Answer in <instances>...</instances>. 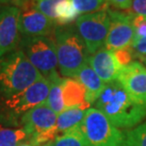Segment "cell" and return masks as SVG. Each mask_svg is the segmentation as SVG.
<instances>
[{
	"instance_id": "cell-28",
	"label": "cell",
	"mask_w": 146,
	"mask_h": 146,
	"mask_svg": "<svg viewBox=\"0 0 146 146\" xmlns=\"http://www.w3.org/2000/svg\"><path fill=\"white\" fill-rule=\"evenodd\" d=\"M133 0H110V3L120 10H128L131 8Z\"/></svg>"
},
{
	"instance_id": "cell-11",
	"label": "cell",
	"mask_w": 146,
	"mask_h": 146,
	"mask_svg": "<svg viewBox=\"0 0 146 146\" xmlns=\"http://www.w3.org/2000/svg\"><path fill=\"white\" fill-rule=\"evenodd\" d=\"M57 120L58 115L44 103L27 111L22 117L21 126L26 129L30 139L52 130Z\"/></svg>"
},
{
	"instance_id": "cell-32",
	"label": "cell",
	"mask_w": 146,
	"mask_h": 146,
	"mask_svg": "<svg viewBox=\"0 0 146 146\" xmlns=\"http://www.w3.org/2000/svg\"><path fill=\"white\" fill-rule=\"evenodd\" d=\"M139 60H141L142 61V62L144 63V65H146V54L142 56V57H141V58H139Z\"/></svg>"
},
{
	"instance_id": "cell-24",
	"label": "cell",
	"mask_w": 146,
	"mask_h": 146,
	"mask_svg": "<svg viewBox=\"0 0 146 146\" xmlns=\"http://www.w3.org/2000/svg\"><path fill=\"white\" fill-rule=\"evenodd\" d=\"M133 27L135 29V35L133 39L132 46L138 43L142 39L146 38V16L135 15L133 17ZM131 46V47H132Z\"/></svg>"
},
{
	"instance_id": "cell-25",
	"label": "cell",
	"mask_w": 146,
	"mask_h": 146,
	"mask_svg": "<svg viewBox=\"0 0 146 146\" xmlns=\"http://www.w3.org/2000/svg\"><path fill=\"white\" fill-rule=\"evenodd\" d=\"M113 52L117 61L122 67H125L126 65L130 64L133 61V58H135L134 51H133L132 47L119 49V50H115Z\"/></svg>"
},
{
	"instance_id": "cell-1",
	"label": "cell",
	"mask_w": 146,
	"mask_h": 146,
	"mask_svg": "<svg viewBox=\"0 0 146 146\" xmlns=\"http://www.w3.org/2000/svg\"><path fill=\"white\" fill-rule=\"evenodd\" d=\"M95 108L103 112L117 128L137 127L146 119V104L136 101L119 81L106 84L95 102Z\"/></svg>"
},
{
	"instance_id": "cell-10",
	"label": "cell",
	"mask_w": 146,
	"mask_h": 146,
	"mask_svg": "<svg viewBox=\"0 0 146 146\" xmlns=\"http://www.w3.org/2000/svg\"><path fill=\"white\" fill-rule=\"evenodd\" d=\"M19 21L20 9L6 5L0 17V58L19 48L22 39Z\"/></svg>"
},
{
	"instance_id": "cell-27",
	"label": "cell",
	"mask_w": 146,
	"mask_h": 146,
	"mask_svg": "<svg viewBox=\"0 0 146 146\" xmlns=\"http://www.w3.org/2000/svg\"><path fill=\"white\" fill-rule=\"evenodd\" d=\"M133 51H134L135 58H141L142 56L146 54V38L142 39L138 43L132 46Z\"/></svg>"
},
{
	"instance_id": "cell-21",
	"label": "cell",
	"mask_w": 146,
	"mask_h": 146,
	"mask_svg": "<svg viewBox=\"0 0 146 146\" xmlns=\"http://www.w3.org/2000/svg\"><path fill=\"white\" fill-rule=\"evenodd\" d=\"M76 10L81 13H92L110 9V0H70Z\"/></svg>"
},
{
	"instance_id": "cell-7",
	"label": "cell",
	"mask_w": 146,
	"mask_h": 146,
	"mask_svg": "<svg viewBox=\"0 0 146 146\" xmlns=\"http://www.w3.org/2000/svg\"><path fill=\"white\" fill-rule=\"evenodd\" d=\"M110 26V18L107 11L83 14L76 21V29L81 37L89 54H94L105 47Z\"/></svg>"
},
{
	"instance_id": "cell-3",
	"label": "cell",
	"mask_w": 146,
	"mask_h": 146,
	"mask_svg": "<svg viewBox=\"0 0 146 146\" xmlns=\"http://www.w3.org/2000/svg\"><path fill=\"white\" fill-rule=\"evenodd\" d=\"M54 39L60 73L66 78H76L88 63V49L74 26L57 27Z\"/></svg>"
},
{
	"instance_id": "cell-13",
	"label": "cell",
	"mask_w": 146,
	"mask_h": 146,
	"mask_svg": "<svg viewBox=\"0 0 146 146\" xmlns=\"http://www.w3.org/2000/svg\"><path fill=\"white\" fill-rule=\"evenodd\" d=\"M88 64L103 81L108 84L118 81L122 66L117 61L114 52L106 47L99 49L88 58Z\"/></svg>"
},
{
	"instance_id": "cell-33",
	"label": "cell",
	"mask_w": 146,
	"mask_h": 146,
	"mask_svg": "<svg viewBox=\"0 0 146 146\" xmlns=\"http://www.w3.org/2000/svg\"><path fill=\"white\" fill-rule=\"evenodd\" d=\"M5 6H6V5H0V17H1V14H2L3 11H4Z\"/></svg>"
},
{
	"instance_id": "cell-16",
	"label": "cell",
	"mask_w": 146,
	"mask_h": 146,
	"mask_svg": "<svg viewBox=\"0 0 146 146\" xmlns=\"http://www.w3.org/2000/svg\"><path fill=\"white\" fill-rule=\"evenodd\" d=\"M62 94L65 108L77 107L86 101V90L77 79L64 78L62 80Z\"/></svg>"
},
{
	"instance_id": "cell-9",
	"label": "cell",
	"mask_w": 146,
	"mask_h": 146,
	"mask_svg": "<svg viewBox=\"0 0 146 146\" xmlns=\"http://www.w3.org/2000/svg\"><path fill=\"white\" fill-rule=\"evenodd\" d=\"M20 9L19 29L22 36L51 37L55 34L57 24L49 19L34 6L32 0H27L18 6Z\"/></svg>"
},
{
	"instance_id": "cell-5",
	"label": "cell",
	"mask_w": 146,
	"mask_h": 146,
	"mask_svg": "<svg viewBox=\"0 0 146 146\" xmlns=\"http://www.w3.org/2000/svg\"><path fill=\"white\" fill-rule=\"evenodd\" d=\"M54 40L53 37L22 36L19 45L30 62L48 81L60 76L57 72L58 64Z\"/></svg>"
},
{
	"instance_id": "cell-20",
	"label": "cell",
	"mask_w": 146,
	"mask_h": 146,
	"mask_svg": "<svg viewBox=\"0 0 146 146\" xmlns=\"http://www.w3.org/2000/svg\"><path fill=\"white\" fill-rule=\"evenodd\" d=\"M56 15V24L58 27L69 26L79 17L78 11L76 10L70 0H63L57 6Z\"/></svg>"
},
{
	"instance_id": "cell-19",
	"label": "cell",
	"mask_w": 146,
	"mask_h": 146,
	"mask_svg": "<svg viewBox=\"0 0 146 146\" xmlns=\"http://www.w3.org/2000/svg\"><path fill=\"white\" fill-rule=\"evenodd\" d=\"M29 139V135L23 127L11 128L0 126V146H19Z\"/></svg>"
},
{
	"instance_id": "cell-18",
	"label": "cell",
	"mask_w": 146,
	"mask_h": 146,
	"mask_svg": "<svg viewBox=\"0 0 146 146\" xmlns=\"http://www.w3.org/2000/svg\"><path fill=\"white\" fill-rule=\"evenodd\" d=\"M81 125V123H80ZM80 125L51 141V146H91L87 141Z\"/></svg>"
},
{
	"instance_id": "cell-6",
	"label": "cell",
	"mask_w": 146,
	"mask_h": 146,
	"mask_svg": "<svg viewBox=\"0 0 146 146\" xmlns=\"http://www.w3.org/2000/svg\"><path fill=\"white\" fill-rule=\"evenodd\" d=\"M80 126L91 146H126L125 133L97 108H88Z\"/></svg>"
},
{
	"instance_id": "cell-22",
	"label": "cell",
	"mask_w": 146,
	"mask_h": 146,
	"mask_svg": "<svg viewBox=\"0 0 146 146\" xmlns=\"http://www.w3.org/2000/svg\"><path fill=\"white\" fill-rule=\"evenodd\" d=\"M126 146H146V122L125 133Z\"/></svg>"
},
{
	"instance_id": "cell-2",
	"label": "cell",
	"mask_w": 146,
	"mask_h": 146,
	"mask_svg": "<svg viewBox=\"0 0 146 146\" xmlns=\"http://www.w3.org/2000/svg\"><path fill=\"white\" fill-rule=\"evenodd\" d=\"M20 48L0 58V98H9L25 91L42 78Z\"/></svg>"
},
{
	"instance_id": "cell-4",
	"label": "cell",
	"mask_w": 146,
	"mask_h": 146,
	"mask_svg": "<svg viewBox=\"0 0 146 146\" xmlns=\"http://www.w3.org/2000/svg\"><path fill=\"white\" fill-rule=\"evenodd\" d=\"M50 92V82L42 77L33 85L9 98H0V125L21 126L22 117L37 106L44 104Z\"/></svg>"
},
{
	"instance_id": "cell-35",
	"label": "cell",
	"mask_w": 146,
	"mask_h": 146,
	"mask_svg": "<svg viewBox=\"0 0 146 146\" xmlns=\"http://www.w3.org/2000/svg\"><path fill=\"white\" fill-rule=\"evenodd\" d=\"M44 145H45V144H44ZM44 145H42V146H44Z\"/></svg>"
},
{
	"instance_id": "cell-12",
	"label": "cell",
	"mask_w": 146,
	"mask_h": 146,
	"mask_svg": "<svg viewBox=\"0 0 146 146\" xmlns=\"http://www.w3.org/2000/svg\"><path fill=\"white\" fill-rule=\"evenodd\" d=\"M118 81L136 101L146 104V67L141 62L132 61L123 67Z\"/></svg>"
},
{
	"instance_id": "cell-29",
	"label": "cell",
	"mask_w": 146,
	"mask_h": 146,
	"mask_svg": "<svg viewBox=\"0 0 146 146\" xmlns=\"http://www.w3.org/2000/svg\"><path fill=\"white\" fill-rule=\"evenodd\" d=\"M19 146H36V145H35V144H33L32 142L29 139V141H27L23 142V143L20 144Z\"/></svg>"
},
{
	"instance_id": "cell-17",
	"label": "cell",
	"mask_w": 146,
	"mask_h": 146,
	"mask_svg": "<svg viewBox=\"0 0 146 146\" xmlns=\"http://www.w3.org/2000/svg\"><path fill=\"white\" fill-rule=\"evenodd\" d=\"M62 78L60 76L56 77L50 82V92H49L46 105L54 112L58 115L65 110L63 94H62Z\"/></svg>"
},
{
	"instance_id": "cell-30",
	"label": "cell",
	"mask_w": 146,
	"mask_h": 146,
	"mask_svg": "<svg viewBox=\"0 0 146 146\" xmlns=\"http://www.w3.org/2000/svg\"><path fill=\"white\" fill-rule=\"evenodd\" d=\"M15 1V4H16L17 6H20L21 4H23L24 2L27 1V0H14Z\"/></svg>"
},
{
	"instance_id": "cell-8",
	"label": "cell",
	"mask_w": 146,
	"mask_h": 146,
	"mask_svg": "<svg viewBox=\"0 0 146 146\" xmlns=\"http://www.w3.org/2000/svg\"><path fill=\"white\" fill-rule=\"evenodd\" d=\"M110 26L105 47L108 50H119L132 46L135 29L133 27V12H122L108 9Z\"/></svg>"
},
{
	"instance_id": "cell-23",
	"label": "cell",
	"mask_w": 146,
	"mask_h": 146,
	"mask_svg": "<svg viewBox=\"0 0 146 146\" xmlns=\"http://www.w3.org/2000/svg\"><path fill=\"white\" fill-rule=\"evenodd\" d=\"M63 0H32L35 8L49 19L56 22V9L57 6Z\"/></svg>"
},
{
	"instance_id": "cell-34",
	"label": "cell",
	"mask_w": 146,
	"mask_h": 146,
	"mask_svg": "<svg viewBox=\"0 0 146 146\" xmlns=\"http://www.w3.org/2000/svg\"><path fill=\"white\" fill-rule=\"evenodd\" d=\"M44 146H51V141H50V142H48V143H47V144H45Z\"/></svg>"
},
{
	"instance_id": "cell-31",
	"label": "cell",
	"mask_w": 146,
	"mask_h": 146,
	"mask_svg": "<svg viewBox=\"0 0 146 146\" xmlns=\"http://www.w3.org/2000/svg\"><path fill=\"white\" fill-rule=\"evenodd\" d=\"M11 0H0V5H8Z\"/></svg>"
},
{
	"instance_id": "cell-15",
	"label": "cell",
	"mask_w": 146,
	"mask_h": 146,
	"mask_svg": "<svg viewBox=\"0 0 146 146\" xmlns=\"http://www.w3.org/2000/svg\"><path fill=\"white\" fill-rule=\"evenodd\" d=\"M90 108V104L85 102L84 104L77 106V107L65 108L60 114L58 115L57 123H56V131L58 135L64 134L71 129L78 126L85 117L87 108Z\"/></svg>"
},
{
	"instance_id": "cell-14",
	"label": "cell",
	"mask_w": 146,
	"mask_h": 146,
	"mask_svg": "<svg viewBox=\"0 0 146 146\" xmlns=\"http://www.w3.org/2000/svg\"><path fill=\"white\" fill-rule=\"evenodd\" d=\"M76 79L78 80L86 90V101L90 105L95 104L105 89L106 83L88 63L80 69Z\"/></svg>"
},
{
	"instance_id": "cell-26",
	"label": "cell",
	"mask_w": 146,
	"mask_h": 146,
	"mask_svg": "<svg viewBox=\"0 0 146 146\" xmlns=\"http://www.w3.org/2000/svg\"><path fill=\"white\" fill-rule=\"evenodd\" d=\"M131 8L136 15L146 16V0H133Z\"/></svg>"
}]
</instances>
